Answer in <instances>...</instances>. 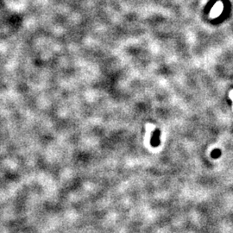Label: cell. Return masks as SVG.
Returning <instances> with one entry per match:
<instances>
[{
    "label": "cell",
    "mask_w": 233,
    "mask_h": 233,
    "mask_svg": "<svg viewBox=\"0 0 233 233\" xmlns=\"http://www.w3.org/2000/svg\"><path fill=\"white\" fill-rule=\"evenodd\" d=\"M160 130L158 129H156L152 136V139H151V145L153 147H157L160 144Z\"/></svg>",
    "instance_id": "cell-1"
},
{
    "label": "cell",
    "mask_w": 233,
    "mask_h": 233,
    "mask_svg": "<svg viewBox=\"0 0 233 233\" xmlns=\"http://www.w3.org/2000/svg\"><path fill=\"white\" fill-rule=\"evenodd\" d=\"M223 9V5L222 4H220V6L218 8L217 7V4H215V6L212 8V11H211V17H217V16H219V13L221 12V11H222Z\"/></svg>",
    "instance_id": "cell-2"
},
{
    "label": "cell",
    "mask_w": 233,
    "mask_h": 233,
    "mask_svg": "<svg viewBox=\"0 0 233 233\" xmlns=\"http://www.w3.org/2000/svg\"><path fill=\"white\" fill-rule=\"evenodd\" d=\"M220 155H221V152H220L219 149H215V150L212 151V156L213 158H218V157L220 156Z\"/></svg>",
    "instance_id": "cell-3"
}]
</instances>
